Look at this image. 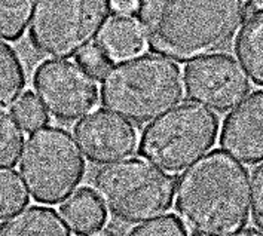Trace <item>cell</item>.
I'll list each match as a JSON object with an SVG mask.
<instances>
[{
  "mask_svg": "<svg viewBox=\"0 0 263 236\" xmlns=\"http://www.w3.org/2000/svg\"><path fill=\"white\" fill-rule=\"evenodd\" d=\"M246 0H137L136 21L156 55L187 63L216 54L246 23Z\"/></svg>",
  "mask_w": 263,
  "mask_h": 236,
  "instance_id": "obj_1",
  "label": "cell"
},
{
  "mask_svg": "<svg viewBox=\"0 0 263 236\" xmlns=\"http://www.w3.org/2000/svg\"><path fill=\"white\" fill-rule=\"evenodd\" d=\"M176 209L194 236H234L249 222L247 168L224 150H211L176 181Z\"/></svg>",
  "mask_w": 263,
  "mask_h": 236,
  "instance_id": "obj_2",
  "label": "cell"
},
{
  "mask_svg": "<svg viewBox=\"0 0 263 236\" xmlns=\"http://www.w3.org/2000/svg\"><path fill=\"white\" fill-rule=\"evenodd\" d=\"M100 97L106 110L147 124L183 100V73L165 56L140 54L111 66L101 79Z\"/></svg>",
  "mask_w": 263,
  "mask_h": 236,
  "instance_id": "obj_3",
  "label": "cell"
},
{
  "mask_svg": "<svg viewBox=\"0 0 263 236\" xmlns=\"http://www.w3.org/2000/svg\"><path fill=\"white\" fill-rule=\"evenodd\" d=\"M94 189L115 219L134 224L173 207L176 180L153 164L133 158L100 168Z\"/></svg>",
  "mask_w": 263,
  "mask_h": 236,
  "instance_id": "obj_4",
  "label": "cell"
},
{
  "mask_svg": "<svg viewBox=\"0 0 263 236\" xmlns=\"http://www.w3.org/2000/svg\"><path fill=\"white\" fill-rule=\"evenodd\" d=\"M219 125V117L210 109L183 103L144 128L140 156L164 171L180 172L214 146Z\"/></svg>",
  "mask_w": 263,
  "mask_h": 236,
  "instance_id": "obj_5",
  "label": "cell"
},
{
  "mask_svg": "<svg viewBox=\"0 0 263 236\" xmlns=\"http://www.w3.org/2000/svg\"><path fill=\"white\" fill-rule=\"evenodd\" d=\"M20 174L36 202L66 201L85 175V159L69 131L42 126L31 132L21 153Z\"/></svg>",
  "mask_w": 263,
  "mask_h": 236,
  "instance_id": "obj_6",
  "label": "cell"
},
{
  "mask_svg": "<svg viewBox=\"0 0 263 236\" xmlns=\"http://www.w3.org/2000/svg\"><path fill=\"white\" fill-rule=\"evenodd\" d=\"M111 11V0H36L30 42L42 55L71 58L97 39Z\"/></svg>",
  "mask_w": 263,
  "mask_h": 236,
  "instance_id": "obj_7",
  "label": "cell"
},
{
  "mask_svg": "<svg viewBox=\"0 0 263 236\" xmlns=\"http://www.w3.org/2000/svg\"><path fill=\"white\" fill-rule=\"evenodd\" d=\"M33 84L43 107L63 122L83 117L97 104L96 79L70 61H43L36 69Z\"/></svg>",
  "mask_w": 263,
  "mask_h": 236,
  "instance_id": "obj_8",
  "label": "cell"
},
{
  "mask_svg": "<svg viewBox=\"0 0 263 236\" xmlns=\"http://www.w3.org/2000/svg\"><path fill=\"white\" fill-rule=\"evenodd\" d=\"M184 89L198 104L224 113L249 95L251 84L246 70L234 56L211 54L186 66Z\"/></svg>",
  "mask_w": 263,
  "mask_h": 236,
  "instance_id": "obj_9",
  "label": "cell"
},
{
  "mask_svg": "<svg viewBox=\"0 0 263 236\" xmlns=\"http://www.w3.org/2000/svg\"><path fill=\"white\" fill-rule=\"evenodd\" d=\"M73 131L86 159L97 165L129 158L139 143L136 128L125 117L106 109L85 114Z\"/></svg>",
  "mask_w": 263,
  "mask_h": 236,
  "instance_id": "obj_10",
  "label": "cell"
},
{
  "mask_svg": "<svg viewBox=\"0 0 263 236\" xmlns=\"http://www.w3.org/2000/svg\"><path fill=\"white\" fill-rule=\"evenodd\" d=\"M220 146L239 162L249 165L263 162V89L244 98L228 114Z\"/></svg>",
  "mask_w": 263,
  "mask_h": 236,
  "instance_id": "obj_11",
  "label": "cell"
},
{
  "mask_svg": "<svg viewBox=\"0 0 263 236\" xmlns=\"http://www.w3.org/2000/svg\"><path fill=\"white\" fill-rule=\"evenodd\" d=\"M0 236H71L60 212L49 207L31 205L0 224Z\"/></svg>",
  "mask_w": 263,
  "mask_h": 236,
  "instance_id": "obj_12",
  "label": "cell"
},
{
  "mask_svg": "<svg viewBox=\"0 0 263 236\" xmlns=\"http://www.w3.org/2000/svg\"><path fill=\"white\" fill-rule=\"evenodd\" d=\"M60 214L71 232L85 236L104 226L107 211L96 190L89 187L78 189L61 204Z\"/></svg>",
  "mask_w": 263,
  "mask_h": 236,
  "instance_id": "obj_13",
  "label": "cell"
},
{
  "mask_svg": "<svg viewBox=\"0 0 263 236\" xmlns=\"http://www.w3.org/2000/svg\"><path fill=\"white\" fill-rule=\"evenodd\" d=\"M98 46L111 60H129L141 54L144 39L139 24L128 15H116L101 30L98 36Z\"/></svg>",
  "mask_w": 263,
  "mask_h": 236,
  "instance_id": "obj_14",
  "label": "cell"
},
{
  "mask_svg": "<svg viewBox=\"0 0 263 236\" xmlns=\"http://www.w3.org/2000/svg\"><path fill=\"white\" fill-rule=\"evenodd\" d=\"M235 52L253 84L263 86V15L251 16L239 30Z\"/></svg>",
  "mask_w": 263,
  "mask_h": 236,
  "instance_id": "obj_15",
  "label": "cell"
},
{
  "mask_svg": "<svg viewBox=\"0 0 263 236\" xmlns=\"http://www.w3.org/2000/svg\"><path fill=\"white\" fill-rule=\"evenodd\" d=\"M27 84V74L18 54L0 41V106L14 104Z\"/></svg>",
  "mask_w": 263,
  "mask_h": 236,
  "instance_id": "obj_16",
  "label": "cell"
},
{
  "mask_svg": "<svg viewBox=\"0 0 263 236\" xmlns=\"http://www.w3.org/2000/svg\"><path fill=\"white\" fill-rule=\"evenodd\" d=\"M34 0H0V39L18 41L30 24Z\"/></svg>",
  "mask_w": 263,
  "mask_h": 236,
  "instance_id": "obj_17",
  "label": "cell"
},
{
  "mask_svg": "<svg viewBox=\"0 0 263 236\" xmlns=\"http://www.w3.org/2000/svg\"><path fill=\"white\" fill-rule=\"evenodd\" d=\"M24 144V132L12 113L0 106V168L16 165Z\"/></svg>",
  "mask_w": 263,
  "mask_h": 236,
  "instance_id": "obj_18",
  "label": "cell"
},
{
  "mask_svg": "<svg viewBox=\"0 0 263 236\" xmlns=\"http://www.w3.org/2000/svg\"><path fill=\"white\" fill-rule=\"evenodd\" d=\"M28 204V193L18 172L11 168H0V219L21 211Z\"/></svg>",
  "mask_w": 263,
  "mask_h": 236,
  "instance_id": "obj_19",
  "label": "cell"
},
{
  "mask_svg": "<svg viewBox=\"0 0 263 236\" xmlns=\"http://www.w3.org/2000/svg\"><path fill=\"white\" fill-rule=\"evenodd\" d=\"M12 113L16 122L27 132H34L49 122L46 109L31 91L21 94V97L15 101Z\"/></svg>",
  "mask_w": 263,
  "mask_h": 236,
  "instance_id": "obj_20",
  "label": "cell"
},
{
  "mask_svg": "<svg viewBox=\"0 0 263 236\" xmlns=\"http://www.w3.org/2000/svg\"><path fill=\"white\" fill-rule=\"evenodd\" d=\"M128 236H187V229L180 217L165 214L134 227Z\"/></svg>",
  "mask_w": 263,
  "mask_h": 236,
  "instance_id": "obj_21",
  "label": "cell"
},
{
  "mask_svg": "<svg viewBox=\"0 0 263 236\" xmlns=\"http://www.w3.org/2000/svg\"><path fill=\"white\" fill-rule=\"evenodd\" d=\"M76 64L92 79H103L113 66V60L98 45H89L76 55Z\"/></svg>",
  "mask_w": 263,
  "mask_h": 236,
  "instance_id": "obj_22",
  "label": "cell"
},
{
  "mask_svg": "<svg viewBox=\"0 0 263 236\" xmlns=\"http://www.w3.org/2000/svg\"><path fill=\"white\" fill-rule=\"evenodd\" d=\"M251 212L256 226L263 233V162L251 175Z\"/></svg>",
  "mask_w": 263,
  "mask_h": 236,
  "instance_id": "obj_23",
  "label": "cell"
},
{
  "mask_svg": "<svg viewBox=\"0 0 263 236\" xmlns=\"http://www.w3.org/2000/svg\"><path fill=\"white\" fill-rule=\"evenodd\" d=\"M137 0H111V8L119 15H128L136 11Z\"/></svg>",
  "mask_w": 263,
  "mask_h": 236,
  "instance_id": "obj_24",
  "label": "cell"
},
{
  "mask_svg": "<svg viewBox=\"0 0 263 236\" xmlns=\"http://www.w3.org/2000/svg\"><path fill=\"white\" fill-rule=\"evenodd\" d=\"M247 6L254 15H263V0H249Z\"/></svg>",
  "mask_w": 263,
  "mask_h": 236,
  "instance_id": "obj_25",
  "label": "cell"
},
{
  "mask_svg": "<svg viewBox=\"0 0 263 236\" xmlns=\"http://www.w3.org/2000/svg\"><path fill=\"white\" fill-rule=\"evenodd\" d=\"M85 236H121L116 230H113V229H98L96 232H91V233H88V235Z\"/></svg>",
  "mask_w": 263,
  "mask_h": 236,
  "instance_id": "obj_26",
  "label": "cell"
},
{
  "mask_svg": "<svg viewBox=\"0 0 263 236\" xmlns=\"http://www.w3.org/2000/svg\"><path fill=\"white\" fill-rule=\"evenodd\" d=\"M234 236H263L262 232H259V230H256V229H242V230H239L238 233H235Z\"/></svg>",
  "mask_w": 263,
  "mask_h": 236,
  "instance_id": "obj_27",
  "label": "cell"
}]
</instances>
